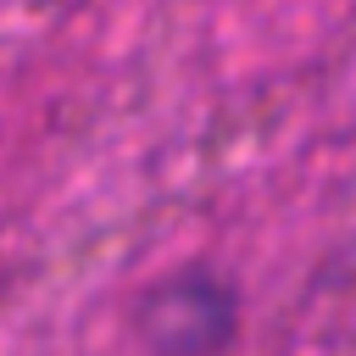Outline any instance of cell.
Wrapping results in <instances>:
<instances>
[{"instance_id": "1", "label": "cell", "mask_w": 356, "mask_h": 356, "mask_svg": "<svg viewBox=\"0 0 356 356\" xmlns=\"http://www.w3.org/2000/svg\"><path fill=\"white\" fill-rule=\"evenodd\" d=\"M134 328L150 356H217L239 328V289L211 267H178L139 295Z\"/></svg>"}]
</instances>
